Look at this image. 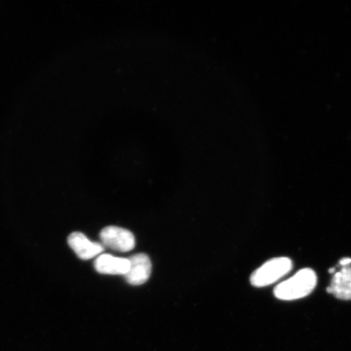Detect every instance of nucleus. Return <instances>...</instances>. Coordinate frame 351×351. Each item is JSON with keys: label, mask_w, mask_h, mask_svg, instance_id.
Listing matches in <instances>:
<instances>
[{"label": "nucleus", "mask_w": 351, "mask_h": 351, "mask_svg": "<svg viewBox=\"0 0 351 351\" xmlns=\"http://www.w3.org/2000/svg\"><path fill=\"white\" fill-rule=\"evenodd\" d=\"M317 284V276L313 269H301L292 278L276 287L274 295L280 300H300L309 295Z\"/></svg>", "instance_id": "obj_1"}, {"label": "nucleus", "mask_w": 351, "mask_h": 351, "mask_svg": "<svg viewBox=\"0 0 351 351\" xmlns=\"http://www.w3.org/2000/svg\"><path fill=\"white\" fill-rule=\"evenodd\" d=\"M292 267L293 263L291 258H271L254 271L251 276V283L256 287H267L288 274L292 270Z\"/></svg>", "instance_id": "obj_2"}, {"label": "nucleus", "mask_w": 351, "mask_h": 351, "mask_svg": "<svg viewBox=\"0 0 351 351\" xmlns=\"http://www.w3.org/2000/svg\"><path fill=\"white\" fill-rule=\"evenodd\" d=\"M100 239L104 247L113 251L128 252L135 247V238L129 230L117 226H108L100 232Z\"/></svg>", "instance_id": "obj_3"}, {"label": "nucleus", "mask_w": 351, "mask_h": 351, "mask_svg": "<svg viewBox=\"0 0 351 351\" xmlns=\"http://www.w3.org/2000/svg\"><path fill=\"white\" fill-rule=\"evenodd\" d=\"M129 261L130 270L125 276L127 282L132 285H140L147 282L152 274L150 258L141 253L130 257Z\"/></svg>", "instance_id": "obj_4"}, {"label": "nucleus", "mask_w": 351, "mask_h": 351, "mask_svg": "<svg viewBox=\"0 0 351 351\" xmlns=\"http://www.w3.org/2000/svg\"><path fill=\"white\" fill-rule=\"evenodd\" d=\"M68 243L77 256L83 261L90 260L104 251V245L93 243L82 232H74L68 238Z\"/></svg>", "instance_id": "obj_5"}, {"label": "nucleus", "mask_w": 351, "mask_h": 351, "mask_svg": "<svg viewBox=\"0 0 351 351\" xmlns=\"http://www.w3.org/2000/svg\"><path fill=\"white\" fill-rule=\"evenodd\" d=\"M129 258L101 254L95 261V269L101 274L125 276L130 270Z\"/></svg>", "instance_id": "obj_6"}, {"label": "nucleus", "mask_w": 351, "mask_h": 351, "mask_svg": "<svg viewBox=\"0 0 351 351\" xmlns=\"http://www.w3.org/2000/svg\"><path fill=\"white\" fill-rule=\"evenodd\" d=\"M329 293L341 300H351V266L342 267L327 288Z\"/></svg>", "instance_id": "obj_7"}, {"label": "nucleus", "mask_w": 351, "mask_h": 351, "mask_svg": "<svg viewBox=\"0 0 351 351\" xmlns=\"http://www.w3.org/2000/svg\"><path fill=\"white\" fill-rule=\"evenodd\" d=\"M340 265L342 267H346L350 266L351 263V258H342V260L340 261Z\"/></svg>", "instance_id": "obj_8"}, {"label": "nucleus", "mask_w": 351, "mask_h": 351, "mask_svg": "<svg viewBox=\"0 0 351 351\" xmlns=\"http://www.w3.org/2000/svg\"><path fill=\"white\" fill-rule=\"evenodd\" d=\"M328 271H329V274L335 273V267H332V269H329Z\"/></svg>", "instance_id": "obj_9"}]
</instances>
